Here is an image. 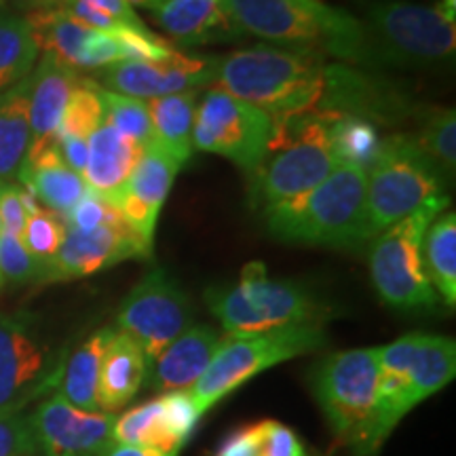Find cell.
I'll return each mask as SVG.
<instances>
[{
	"label": "cell",
	"instance_id": "1",
	"mask_svg": "<svg viewBox=\"0 0 456 456\" xmlns=\"http://www.w3.org/2000/svg\"><path fill=\"white\" fill-rule=\"evenodd\" d=\"M241 32L283 49L332 55L345 64L383 66L368 28L323 0H220Z\"/></svg>",
	"mask_w": 456,
	"mask_h": 456
},
{
	"label": "cell",
	"instance_id": "2",
	"mask_svg": "<svg viewBox=\"0 0 456 456\" xmlns=\"http://www.w3.org/2000/svg\"><path fill=\"white\" fill-rule=\"evenodd\" d=\"M456 374V342L448 336L408 334L380 346L379 393L368 420L351 442L353 456H379L410 410L436 395Z\"/></svg>",
	"mask_w": 456,
	"mask_h": 456
},
{
	"label": "cell",
	"instance_id": "3",
	"mask_svg": "<svg viewBox=\"0 0 456 456\" xmlns=\"http://www.w3.org/2000/svg\"><path fill=\"white\" fill-rule=\"evenodd\" d=\"M326 61L313 51L249 47L218 55L214 87L273 118L315 110L326 89Z\"/></svg>",
	"mask_w": 456,
	"mask_h": 456
},
{
	"label": "cell",
	"instance_id": "4",
	"mask_svg": "<svg viewBox=\"0 0 456 456\" xmlns=\"http://www.w3.org/2000/svg\"><path fill=\"white\" fill-rule=\"evenodd\" d=\"M368 171L336 165L313 191L265 208V224L279 241L355 248L363 243Z\"/></svg>",
	"mask_w": 456,
	"mask_h": 456
},
{
	"label": "cell",
	"instance_id": "5",
	"mask_svg": "<svg viewBox=\"0 0 456 456\" xmlns=\"http://www.w3.org/2000/svg\"><path fill=\"white\" fill-rule=\"evenodd\" d=\"M336 112L315 110L273 118V138L265 157L249 174V197L262 208L289 201L315 188L332 174L330 125Z\"/></svg>",
	"mask_w": 456,
	"mask_h": 456
},
{
	"label": "cell",
	"instance_id": "6",
	"mask_svg": "<svg viewBox=\"0 0 456 456\" xmlns=\"http://www.w3.org/2000/svg\"><path fill=\"white\" fill-rule=\"evenodd\" d=\"M446 174L420 151L412 135H389L368 169L363 241L427 208L450 205Z\"/></svg>",
	"mask_w": 456,
	"mask_h": 456
},
{
	"label": "cell",
	"instance_id": "7",
	"mask_svg": "<svg viewBox=\"0 0 456 456\" xmlns=\"http://www.w3.org/2000/svg\"><path fill=\"white\" fill-rule=\"evenodd\" d=\"M205 302L226 336L326 323L330 317L328 305L315 298L306 285L269 277L262 262L245 265L241 277L232 285L208 289Z\"/></svg>",
	"mask_w": 456,
	"mask_h": 456
},
{
	"label": "cell",
	"instance_id": "8",
	"mask_svg": "<svg viewBox=\"0 0 456 456\" xmlns=\"http://www.w3.org/2000/svg\"><path fill=\"white\" fill-rule=\"evenodd\" d=\"M328 345L323 323L289 326L271 332L224 336L199 383L188 389L201 416L265 370Z\"/></svg>",
	"mask_w": 456,
	"mask_h": 456
},
{
	"label": "cell",
	"instance_id": "9",
	"mask_svg": "<svg viewBox=\"0 0 456 456\" xmlns=\"http://www.w3.org/2000/svg\"><path fill=\"white\" fill-rule=\"evenodd\" d=\"M66 359V346L53 345L37 313H0V416L24 412L60 387Z\"/></svg>",
	"mask_w": 456,
	"mask_h": 456
},
{
	"label": "cell",
	"instance_id": "10",
	"mask_svg": "<svg viewBox=\"0 0 456 456\" xmlns=\"http://www.w3.org/2000/svg\"><path fill=\"white\" fill-rule=\"evenodd\" d=\"M444 208H427L397 222L376 237L370 248V275L376 294L397 311H431L437 292L427 277L423 237Z\"/></svg>",
	"mask_w": 456,
	"mask_h": 456
},
{
	"label": "cell",
	"instance_id": "11",
	"mask_svg": "<svg viewBox=\"0 0 456 456\" xmlns=\"http://www.w3.org/2000/svg\"><path fill=\"white\" fill-rule=\"evenodd\" d=\"M363 21L380 64L431 66L452 60L454 20L437 7L408 0H376Z\"/></svg>",
	"mask_w": 456,
	"mask_h": 456
},
{
	"label": "cell",
	"instance_id": "12",
	"mask_svg": "<svg viewBox=\"0 0 456 456\" xmlns=\"http://www.w3.org/2000/svg\"><path fill=\"white\" fill-rule=\"evenodd\" d=\"M380 379V346L338 351L311 374V389L336 440L349 444L372 412Z\"/></svg>",
	"mask_w": 456,
	"mask_h": 456
},
{
	"label": "cell",
	"instance_id": "13",
	"mask_svg": "<svg viewBox=\"0 0 456 456\" xmlns=\"http://www.w3.org/2000/svg\"><path fill=\"white\" fill-rule=\"evenodd\" d=\"M273 138V117L228 91H205L192 123V148L231 159L252 174Z\"/></svg>",
	"mask_w": 456,
	"mask_h": 456
},
{
	"label": "cell",
	"instance_id": "14",
	"mask_svg": "<svg viewBox=\"0 0 456 456\" xmlns=\"http://www.w3.org/2000/svg\"><path fill=\"white\" fill-rule=\"evenodd\" d=\"M191 300L184 289L167 271L155 266L123 300L117 330L138 342L152 366L171 342L191 326Z\"/></svg>",
	"mask_w": 456,
	"mask_h": 456
},
{
	"label": "cell",
	"instance_id": "15",
	"mask_svg": "<svg viewBox=\"0 0 456 456\" xmlns=\"http://www.w3.org/2000/svg\"><path fill=\"white\" fill-rule=\"evenodd\" d=\"M216 64L218 55H188L175 49L165 60L118 61L102 68L95 83L114 94L148 102L182 91H199L209 85L214 87Z\"/></svg>",
	"mask_w": 456,
	"mask_h": 456
},
{
	"label": "cell",
	"instance_id": "16",
	"mask_svg": "<svg viewBox=\"0 0 456 456\" xmlns=\"http://www.w3.org/2000/svg\"><path fill=\"white\" fill-rule=\"evenodd\" d=\"M30 427L43 456H104L114 444L110 412H85L68 403L60 393L34 410Z\"/></svg>",
	"mask_w": 456,
	"mask_h": 456
},
{
	"label": "cell",
	"instance_id": "17",
	"mask_svg": "<svg viewBox=\"0 0 456 456\" xmlns=\"http://www.w3.org/2000/svg\"><path fill=\"white\" fill-rule=\"evenodd\" d=\"M152 256V245L135 235L129 224L102 226L95 231H70L57 254L47 265H43L38 283L70 281V279L89 277L125 260H148Z\"/></svg>",
	"mask_w": 456,
	"mask_h": 456
},
{
	"label": "cell",
	"instance_id": "18",
	"mask_svg": "<svg viewBox=\"0 0 456 456\" xmlns=\"http://www.w3.org/2000/svg\"><path fill=\"white\" fill-rule=\"evenodd\" d=\"M178 171L180 163L155 142L144 151V157L127 182L121 203H118V209L131 231L144 239L148 245H155L159 214L167 201Z\"/></svg>",
	"mask_w": 456,
	"mask_h": 456
},
{
	"label": "cell",
	"instance_id": "19",
	"mask_svg": "<svg viewBox=\"0 0 456 456\" xmlns=\"http://www.w3.org/2000/svg\"><path fill=\"white\" fill-rule=\"evenodd\" d=\"M322 110H332L338 114H353L366 121L395 123L412 106L406 98L387 87L385 83L353 72L349 68L330 64L326 66V89H323Z\"/></svg>",
	"mask_w": 456,
	"mask_h": 456
},
{
	"label": "cell",
	"instance_id": "20",
	"mask_svg": "<svg viewBox=\"0 0 456 456\" xmlns=\"http://www.w3.org/2000/svg\"><path fill=\"white\" fill-rule=\"evenodd\" d=\"M144 9L180 47L237 41L243 34L222 9L220 0H146Z\"/></svg>",
	"mask_w": 456,
	"mask_h": 456
},
{
	"label": "cell",
	"instance_id": "21",
	"mask_svg": "<svg viewBox=\"0 0 456 456\" xmlns=\"http://www.w3.org/2000/svg\"><path fill=\"white\" fill-rule=\"evenodd\" d=\"M78 81L81 78L77 70L51 53H43V60L34 66L30 89V148H28L26 161L55 144L57 129Z\"/></svg>",
	"mask_w": 456,
	"mask_h": 456
},
{
	"label": "cell",
	"instance_id": "22",
	"mask_svg": "<svg viewBox=\"0 0 456 456\" xmlns=\"http://www.w3.org/2000/svg\"><path fill=\"white\" fill-rule=\"evenodd\" d=\"M142 157H144V148L114 129L104 118L89 138L87 165L83 171L85 184L89 191L98 192L118 208L127 182Z\"/></svg>",
	"mask_w": 456,
	"mask_h": 456
},
{
	"label": "cell",
	"instance_id": "23",
	"mask_svg": "<svg viewBox=\"0 0 456 456\" xmlns=\"http://www.w3.org/2000/svg\"><path fill=\"white\" fill-rule=\"evenodd\" d=\"M224 336L208 323L188 326L152 362L151 387L159 393L188 391L199 383Z\"/></svg>",
	"mask_w": 456,
	"mask_h": 456
},
{
	"label": "cell",
	"instance_id": "24",
	"mask_svg": "<svg viewBox=\"0 0 456 456\" xmlns=\"http://www.w3.org/2000/svg\"><path fill=\"white\" fill-rule=\"evenodd\" d=\"M151 372L146 353L131 336L114 330L100 368L98 399L102 412L114 414L138 395Z\"/></svg>",
	"mask_w": 456,
	"mask_h": 456
},
{
	"label": "cell",
	"instance_id": "25",
	"mask_svg": "<svg viewBox=\"0 0 456 456\" xmlns=\"http://www.w3.org/2000/svg\"><path fill=\"white\" fill-rule=\"evenodd\" d=\"M104 121V108L98 95V85L91 78H81L74 87L70 102L55 135V148L72 171L83 175L87 165L89 138Z\"/></svg>",
	"mask_w": 456,
	"mask_h": 456
},
{
	"label": "cell",
	"instance_id": "26",
	"mask_svg": "<svg viewBox=\"0 0 456 456\" xmlns=\"http://www.w3.org/2000/svg\"><path fill=\"white\" fill-rule=\"evenodd\" d=\"M15 180H20L21 186L32 191L38 203H45L51 212L64 216V218L87 191L83 175H78L61 161L55 144L30 161H24Z\"/></svg>",
	"mask_w": 456,
	"mask_h": 456
},
{
	"label": "cell",
	"instance_id": "27",
	"mask_svg": "<svg viewBox=\"0 0 456 456\" xmlns=\"http://www.w3.org/2000/svg\"><path fill=\"white\" fill-rule=\"evenodd\" d=\"M32 74L0 95V182L17 178L30 148Z\"/></svg>",
	"mask_w": 456,
	"mask_h": 456
},
{
	"label": "cell",
	"instance_id": "28",
	"mask_svg": "<svg viewBox=\"0 0 456 456\" xmlns=\"http://www.w3.org/2000/svg\"><path fill=\"white\" fill-rule=\"evenodd\" d=\"M117 328H102L91 334L87 340L78 346L72 355H68L64 374L60 380V395L72 403L74 408L85 410V412H102L98 387H100V368L102 357L110 342Z\"/></svg>",
	"mask_w": 456,
	"mask_h": 456
},
{
	"label": "cell",
	"instance_id": "29",
	"mask_svg": "<svg viewBox=\"0 0 456 456\" xmlns=\"http://www.w3.org/2000/svg\"><path fill=\"white\" fill-rule=\"evenodd\" d=\"M197 102L199 91H182L146 102L155 140L180 163V167L192 157V123Z\"/></svg>",
	"mask_w": 456,
	"mask_h": 456
},
{
	"label": "cell",
	"instance_id": "30",
	"mask_svg": "<svg viewBox=\"0 0 456 456\" xmlns=\"http://www.w3.org/2000/svg\"><path fill=\"white\" fill-rule=\"evenodd\" d=\"M26 21L30 26L38 49H43L45 53H51L60 61H64L66 66L77 70L85 43H87L89 34L95 28H89L83 21L74 20L64 9L34 11V13L26 17Z\"/></svg>",
	"mask_w": 456,
	"mask_h": 456
},
{
	"label": "cell",
	"instance_id": "31",
	"mask_svg": "<svg viewBox=\"0 0 456 456\" xmlns=\"http://www.w3.org/2000/svg\"><path fill=\"white\" fill-rule=\"evenodd\" d=\"M212 456H309L300 437L279 420H258L228 433Z\"/></svg>",
	"mask_w": 456,
	"mask_h": 456
},
{
	"label": "cell",
	"instance_id": "32",
	"mask_svg": "<svg viewBox=\"0 0 456 456\" xmlns=\"http://www.w3.org/2000/svg\"><path fill=\"white\" fill-rule=\"evenodd\" d=\"M427 277L448 306L456 305V216L444 212L423 237Z\"/></svg>",
	"mask_w": 456,
	"mask_h": 456
},
{
	"label": "cell",
	"instance_id": "33",
	"mask_svg": "<svg viewBox=\"0 0 456 456\" xmlns=\"http://www.w3.org/2000/svg\"><path fill=\"white\" fill-rule=\"evenodd\" d=\"M383 140L372 121L353 114L336 112L330 125V151L338 165H351L368 171L380 155Z\"/></svg>",
	"mask_w": 456,
	"mask_h": 456
},
{
	"label": "cell",
	"instance_id": "34",
	"mask_svg": "<svg viewBox=\"0 0 456 456\" xmlns=\"http://www.w3.org/2000/svg\"><path fill=\"white\" fill-rule=\"evenodd\" d=\"M114 442L125 444V446L157 448L171 454H180L182 450L169 433L161 397L129 408L125 414L117 416Z\"/></svg>",
	"mask_w": 456,
	"mask_h": 456
},
{
	"label": "cell",
	"instance_id": "35",
	"mask_svg": "<svg viewBox=\"0 0 456 456\" xmlns=\"http://www.w3.org/2000/svg\"><path fill=\"white\" fill-rule=\"evenodd\" d=\"M38 51L26 17L0 15V95L30 77Z\"/></svg>",
	"mask_w": 456,
	"mask_h": 456
},
{
	"label": "cell",
	"instance_id": "36",
	"mask_svg": "<svg viewBox=\"0 0 456 456\" xmlns=\"http://www.w3.org/2000/svg\"><path fill=\"white\" fill-rule=\"evenodd\" d=\"M419 131L412 140L444 174L456 167V114L452 108L431 106L419 114Z\"/></svg>",
	"mask_w": 456,
	"mask_h": 456
},
{
	"label": "cell",
	"instance_id": "37",
	"mask_svg": "<svg viewBox=\"0 0 456 456\" xmlns=\"http://www.w3.org/2000/svg\"><path fill=\"white\" fill-rule=\"evenodd\" d=\"M98 95L102 100V108H104V118L114 129L121 131L123 135H127L129 140H134L144 151L151 144H155V129H152L151 112H148V104L144 100L114 94V91L102 89L100 85Z\"/></svg>",
	"mask_w": 456,
	"mask_h": 456
},
{
	"label": "cell",
	"instance_id": "38",
	"mask_svg": "<svg viewBox=\"0 0 456 456\" xmlns=\"http://www.w3.org/2000/svg\"><path fill=\"white\" fill-rule=\"evenodd\" d=\"M64 237V216L51 212V209H41V212L28 218L21 241H24L26 249L34 256V258L41 262V265H47V262L57 254Z\"/></svg>",
	"mask_w": 456,
	"mask_h": 456
},
{
	"label": "cell",
	"instance_id": "39",
	"mask_svg": "<svg viewBox=\"0 0 456 456\" xmlns=\"http://www.w3.org/2000/svg\"><path fill=\"white\" fill-rule=\"evenodd\" d=\"M43 265L28 252L24 241L11 232H0V281L7 285L38 283Z\"/></svg>",
	"mask_w": 456,
	"mask_h": 456
},
{
	"label": "cell",
	"instance_id": "40",
	"mask_svg": "<svg viewBox=\"0 0 456 456\" xmlns=\"http://www.w3.org/2000/svg\"><path fill=\"white\" fill-rule=\"evenodd\" d=\"M66 228L70 231H95L102 226H123L127 224L123 218L121 209L112 205L108 199H104L98 192L85 191L81 201L72 208V212L66 216Z\"/></svg>",
	"mask_w": 456,
	"mask_h": 456
},
{
	"label": "cell",
	"instance_id": "41",
	"mask_svg": "<svg viewBox=\"0 0 456 456\" xmlns=\"http://www.w3.org/2000/svg\"><path fill=\"white\" fill-rule=\"evenodd\" d=\"M161 399L171 437H174V442L182 448L188 440H191L192 433H195L199 420H201V412L197 410L195 402H192L188 391L163 393Z\"/></svg>",
	"mask_w": 456,
	"mask_h": 456
},
{
	"label": "cell",
	"instance_id": "42",
	"mask_svg": "<svg viewBox=\"0 0 456 456\" xmlns=\"http://www.w3.org/2000/svg\"><path fill=\"white\" fill-rule=\"evenodd\" d=\"M37 440L24 412L0 416V456H37Z\"/></svg>",
	"mask_w": 456,
	"mask_h": 456
},
{
	"label": "cell",
	"instance_id": "43",
	"mask_svg": "<svg viewBox=\"0 0 456 456\" xmlns=\"http://www.w3.org/2000/svg\"><path fill=\"white\" fill-rule=\"evenodd\" d=\"M28 214L21 203L20 184L13 182H0V224L4 232L20 237L24 235Z\"/></svg>",
	"mask_w": 456,
	"mask_h": 456
},
{
	"label": "cell",
	"instance_id": "44",
	"mask_svg": "<svg viewBox=\"0 0 456 456\" xmlns=\"http://www.w3.org/2000/svg\"><path fill=\"white\" fill-rule=\"evenodd\" d=\"M95 9L106 13L110 20L125 28H135V30H148L144 20L135 13V7L129 0H89Z\"/></svg>",
	"mask_w": 456,
	"mask_h": 456
},
{
	"label": "cell",
	"instance_id": "45",
	"mask_svg": "<svg viewBox=\"0 0 456 456\" xmlns=\"http://www.w3.org/2000/svg\"><path fill=\"white\" fill-rule=\"evenodd\" d=\"M104 456H178L171 452H163L157 448H144V446H125V444H114Z\"/></svg>",
	"mask_w": 456,
	"mask_h": 456
},
{
	"label": "cell",
	"instance_id": "46",
	"mask_svg": "<svg viewBox=\"0 0 456 456\" xmlns=\"http://www.w3.org/2000/svg\"><path fill=\"white\" fill-rule=\"evenodd\" d=\"M7 13V0H0V15Z\"/></svg>",
	"mask_w": 456,
	"mask_h": 456
},
{
	"label": "cell",
	"instance_id": "47",
	"mask_svg": "<svg viewBox=\"0 0 456 456\" xmlns=\"http://www.w3.org/2000/svg\"><path fill=\"white\" fill-rule=\"evenodd\" d=\"M37 3H41V4H51V3H61V0H37Z\"/></svg>",
	"mask_w": 456,
	"mask_h": 456
},
{
	"label": "cell",
	"instance_id": "48",
	"mask_svg": "<svg viewBox=\"0 0 456 456\" xmlns=\"http://www.w3.org/2000/svg\"><path fill=\"white\" fill-rule=\"evenodd\" d=\"M0 232H3V224H0Z\"/></svg>",
	"mask_w": 456,
	"mask_h": 456
}]
</instances>
